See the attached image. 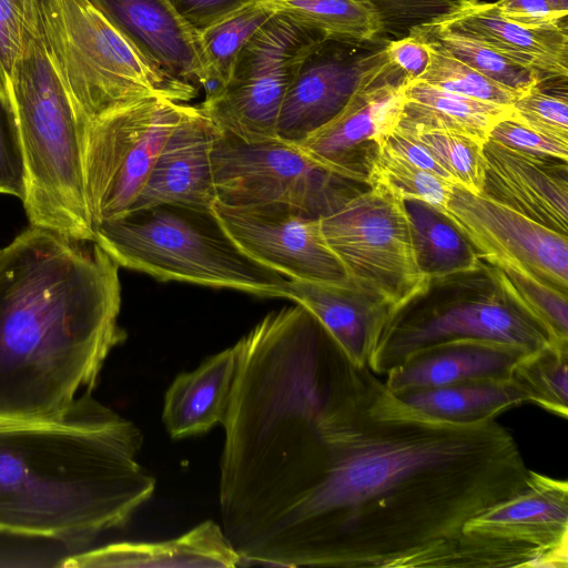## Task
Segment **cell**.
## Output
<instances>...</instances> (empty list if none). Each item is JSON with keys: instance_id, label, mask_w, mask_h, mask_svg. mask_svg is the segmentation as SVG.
<instances>
[{"instance_id": "1", "label": "cell", "mask_w": 568, "mask_h": 568, "mask_svg": "<svg viewBox=\"0 0 568 568\" xmlns=\"http://www.w3.org/2000/svg\"><path fill=\"white\" fill-rule=\"evenodd\" d=\"M246 470L267 528L258 564L487 568L505 554L465 525L530 469L495 418H434L333 346L260 414Z\"/></svg>"}, {"instance_id": "2", "label": "cell", "mask_w": 568, "mask_h": 568, "mask_svg": "<svg viewBox=\"0 0 568 568\" xmlns=\"http://www.w3.org/2000/svg\"><path fill=\"white\" fill-rule=\"evenodd\" d=\"M119 265L95 242L32 226L0 252V422L65 415L95 387L119 324Z\"/></svg>"}, {"instance_id": "3", "label": "cell", "mask_w": 568, "mask_h": 568, "mask_svg": "<svg viewBox=\"0 0 568 568\" xmlns=\"http://www.w3.org/2000/svg\"><path fill=\"white\" fill-rule=\"evenodd\" d=\"M142 444L91 393L59 418L0 422V535L79 551L123 527L155 490Z\"/></svg>"}, {"instance_id": "4", "label": "cell", "mask_w": 568, "mask_h": 568, "mask_svg": "<svg viewBox=\"0 0 568 568\" xmlns=\"http://www.w3.org/2000/svg\"><path fill=\"white\" fill-rule=\"evenodd\" d=\"M7 89L21 142L22 202L30 225L94 241L84 190L81 130L44 43L40 0Z\"/></svg>"}, {"instance_id": "5", "label": "cell", "mask_w": 568, "mask_h": 568, "mask_svg": "<svg viewBox=\"0 0 568 568\" xmlns=\"http://www.w3.org/2000/svg\"><path fill=\"white\" fill-rule=\"evenodd\" d=\"M463 339L510 344L529 352L558 344L504 273L480 257L473 268L430 277L422 291L395 306L368 367L386 375L422 349Z\"/></svg>"}, {"instance_id": "6", "label": "cell", "mask_w": 568, "mask_h": 568, "mask_svg": "<svg viewBox=\"0 0 568 568\" xmlns=\"http://www.w3.org/2000/svg\"><path fill=\"white\" fill-rule=\"evenodd\" d=\"M94 241L119 266L161 281L282 297L287 278L248 257L212 210L161 204L94 227Z\"/></svg>"}, {"instance_id": "7", "label": "cell", "mask_w": 568, "mask_h": 568, "mask_svg": "<svg viewBox=\"0 0 568 568\" xmlns=\"http://www.w3.org/2000/svg\"><path fill=\"white\" fill-rule=\"evenodd\" d=\"M44 43L72 102L80 130L151 97L186 102L197 87L168 80L151 67L90 0H40Z\"/></svg>"}, {"instance_id": "8", "label": "cell", "mask_w": 568, "mask_h": 568, "mask_svg": "<svg viewBox=\"0 0 568 568\" xmlns=\"http://www.w3.org/2000/svg\"><path fill=\"white\" fill-rule=\"evenodd\" d=\"M192 108L151 97L83 128L84 190L93 227L131 211L164 142Z\"/></svg>"}, {"instance_id": "9", "label": "cell", "mask_w": 568, "mask_h": 568, "mask_svg": "<svg viewBox=\"0 0 568 568\" xmlns=\"http://www.w3.org/2000/svg\"><path fill=\"white\" fill-rule=\"evenodd\" d=\"M321 31L288 16H274L240 52L229 79L200 105L222 134L245 142L276 139L286 92Z\"/></svg>"}, {"instance_id": "10", "label": "cell", "mask_w": 568, "mask_h": 568, "mask_svg": "<svg viewBox=\"0 0 568 568\" xmlns=\"http://www.w3.org/2000/svg\"><path fill=\"white\" fill-rule=\"evenodd\" d=\"M211 160L216 200L226 204H283L321 219L368 187L278 138L245 142L220 133Z\"/></svg>"}, {"instance_id": "11", "label": "cell", "mask_w": 568, "mask_h": 568, "mask_svg": "<svg viewBox=\"0 0 568 568\" xmlns=\"http://www.w3.org/2000/svg\"><path fill=\"white\" fill-rule=\"evenodd\" d=\"M323 236L348 277L393 306L424 288L404 202L381 185L320 219Z\"/></svg>"}, {"instance_id": "12", "label": "cell", "mask_w": 568, "mask_h": 568, "mask_svg": "<svg viewBox=\"0 0 568 568\" xmlns=\"http://www.w3.org/2000/svg\"><path fill=\"white\" fill-rule=\"evenodd\" d=\"M212 212L233 242L258 264L291 281L345 283L343 264L326 243L320 219L283 204H226Z\"/></svg>"}, {"instance_id": "13", "label": "cell", "mask_w": 568, "mask_h": 568, "mask_svg": "<svg viewBox=\"0 0 568 568\" xmlns=\"http://www.w3.org/2000/svg\"><path fill=\"white\" fill-rule=\"evenodd\" d=\"M446 214L479 257L520 266L568 293V237L483 194L453 184Z\"/></svg>"}, {"instance_id": "14", "label": "cell", "mask_w": 568, "mask_h": 568, "mask_svg": "<svg viewBox=\"0 0 568 568\" xmlns=\"http://www.w3.org/2000/svg\"><path fill=\"white\" fill-rule=\"evenodd\" d=\"M349 44L325 39L305 57L281 108L280 140L300 143L337 115L364 83L394 68L383 48L359 55Z\"/></svg>"}, {"instance_id": "15", "label": "cell", "mask_w": 568, "mask_h": 568, "mask_svg": "<svg viewBox=\"0 0 568 568\" xmlns=\"http://www.w3.org/2000/svg\"><path fill=\"white\" fill-rule=\"evenodd\" d=\"M404 101L403 75L393 68L364 83L337 115L296 145L326 169L366 184L368 165L396 128Z\"/></svg>"}, {"instance_id": "16", "label": "cell", "mask_w": 568, "mask_h": 568, "mask_svg": "<svg viewBox=\"0 0 568 568\" xmlns=\"http://www.w3.org/2000/svg\"><path fill=\"white\" fill-rule=\"evenodd\" d=\"M465 534L536 552L539 567L568 566V484L529 470L526 488L471 518Z\"/></svg>"}, {"instance_id": "17", "label": "cell", "mask_w": 568, "mask_h": 568, "mask_svg": "<svg viewBox=\"0 0 568 568\" xmlns=\"http://www.w3.org/2000/svg\"><path fill=\"white\" fill-rule=\"evenodd\" d=\"M135 51L168 80L211 85L200 33L172 0H90Z\"/></svg>"}, {"instance_id": "18", "label": "cell", "mask_w": 568, "mask_h": 568, "mask_svg": "<svg viewBox=\"0 0 568 568\" xmlns=\"http://www.w3.org/2000/svg\"><path fill=\"white\" fill-rule=\"evenodd\" d=\"M480 194L568 235V162L529 155L487 139Z\"/></svg>"}, {"instance_id": "19", "label": "cell", "mask_w": 568, "mask_h": 568, "mask_svg": "<svg viewBox=\"0 0 568 568\" xmlns=\"http://www.w3.org/2000/svg\"><path fill=\"white\" fill-rule=\"evenodd\" d=\"M219 134L200 105H193L164 142L131 211L161 204L212 210L216 192L211 155Z\"/></svg>"}, {"instance_id": "20", "label": "cell", "mask_w": 568, "mask_h": 568, "mask_svg": "<svg viewBox=\"0 0 568 568\" xmlns=\"http://www.w3.org/2000/svg\"><path fill=\"white\" fill-rule=\"evenodd\" d=\"M428 24L473 38L544 81L568 77V29L526 28L500 17L495 3L484 0H453L448 11Z\"/></svg>"}, {"instance_id": "21", "label": "cell", "mask_w": 568, "mask_h": 568, "mask_svg": "<svg viewBox=\"0 0 568 568\" xmlns=\"http://www.w3.org/2000/svg\"><path fill=\"white\" fill-rule=\"evenodd\" d=\"M282 298L310 311L357 365L369 358L393 304L354 281L317 283L287 280Z\"/></svg>"}, {"instance_id": "22", "label": "cell", "mask_w": 568, "mask_h": 568, "mask_svg": "<svg viewBox=\"0 0 568 568\" xmlns=\"http://www.w3.org/2000/svg\"><path fill=\"white\" fill-rule=\"evenodd\" d=\"M241 564L223 528L205 520L190 531L163 541H118L68 554L64 568H232Z\"/></svg>"}, {"instance_id": "23", "label": "cell", "mask_w": 568, "mask_h": 568, "mask_svg": "<svg viewBox=\"0 0 568 568\" xmlns=\"http://www.w3.org/2000/svg\"><path fill=\"white\" fill-rule=\"evenodd\" d=\"M526 348L478 339L447 342L422 349L386 374L384 382L392 393L438 387L450 384L506 379Z\"/></svg>"}, {"instance_id": "24", "label": "cell", "mask_w": 568, "mask_h": 568, "mask_svg": "<svg viewBox=\"0 0 568 568\" xmlns=\"http://www.w3.org/2000/svg\"><path fill=\"white\" fill-rule=\"evenodd\" d=\"M237 372L236 345L205 358L195 369L180 373L168 387L163 425L173 439L199 436L223 424Z\"/></svg>"}, {"instance_id": "25", "label": "cell", "mask_w": 568, "mask_h": 568, "mask_svg": "<svg viewBox=\"0 0 568 568\" xmlns=\"http://www.w3.org/2000/svg\"><path fill=\"white\" fill-rule=\"evenodd\" d=\"M404 105L397 126L414 131H445L480 142L491 128L510 113L503 106L444 89L423 81L403 79Z\"/></svg>"}, {"instance_id": "26", "label": "cell", "mask_w": 568, "mask_h": 568, "mask_svg": "<svg viewBox=\"0 0 568 568\" xmlns=\"http://www.w3.org/2000/svg\"><path fill=\"white\" fill-rule=\"evenodd\" d=\"M405 404L449 423L475 424L495 418L511 406L528 402L510 377L414 388L394 393Z\"/></svg>"}, {"instance_id": "27", "label": "cell", "mask_w": 568, "mask_h": 568, "mask_svg": "<svg viewBox=\"0 0 568 568\" xmlns=\"http://www.w3.org/2000/svg\"><path fill=\"white\" fill-rule=\"evenodd\" d=\"M420 273L437 277L475 267L480 257L454 221L422 200H404Z\"/></svg>"}, {"instance_id": "28", "label": "cell", "mask_w": 568, "mask_h": 568, "mask_svg": "<svg viewBox=\"0 0 568 568\" xmlns=\"http://www.w3.org/2000/svg\"><path fill=\"white\" fill-rule=\"evenodd\" d=\"M275 13L321 31L327 39L359 43L382 39L377 14L361 0H258Z\"/></svg>"}, {"instance_id": "29", "label": "cell", "mask_w": 568, "mask_h": 568, "mask_svg": "<svg viewBox=\"0 0 568 568\" xmlns=\"http://www.w3.org/2000/svg\"><path fill=\"white\" fill-rule=\"evenodd\" d=\"M274 13L256 1L199 32L211 79L206 94L225 83L242 49Z\"/></svg>"}, {"instance_id": "30", "label": "cell", "mask_w": 568, "mask_h": 568, "mask_svg": "<svg viewBox=\"0 0 568 568\" xmlns=\"http://www.w3.org/2000/svg\"><path fill=\"white\" fill-rule=\"evenodd\" d=\"M416 30L437 42L459 61L517 92L524 93L545 82L537 72L454 30L428 23L416 28Z\"/></svg>"}, {"instance_id": "31", "label": "cell", "mask_w": 568, "mask_h": 568, "mask_svg": "<svg viewBox=\"0 0 568 568\" xmlns=\"http://www.w3.org/2000/svg\"><path fill=\"white\" fill-rule=\"evenodd\" d=\"M511 378L528 402L559 416H568V345L550 344L528 353Z\"/></svg>"}, {"instance_id": "32", "label": "cell", "mask_w": 568, "mask_h": 568, "mask_svg": "<svg viewBox=\"0 0 568 568\" xmlns=\"http://www.w3.org/2000/svg\"><path fill=\"white\" fill-rule=\"evenodd\" d=\"M365 183L381 185L403 201H425L445 213L454 184L408 162L386 144L373 156Z\"/></svg>"}, {"instance_id": "33", "label": "cell", "mask_w": 568, "mask_h": 568, "mask_svg": "<svg viewBox=\"0 0 568 568\" xmlns=\"http://www.w3.org/2000/svg\"><path fill=\"white\" fill-rule=\"evenodd\" d=\"M424 38L429 47L430 63L416 81L503 106H510L523 94L476 71L449 54L437 42Z\"/></svg>"}, {"instance_id": "34", "label": "cell", "mask_w": 568, "mask_h": 568, "mask_svg": "<svg viewBox=\"0 0 568 568\" xmlns=\"http://www.w3.org/2000/svg\"><path fill=\"white\" fill-rule=\"evenodd\" d=\"M410 132L423 142L455 184L476 194L481 192L484 142L445 131Z\"/></svg>"}, {"instance_id": "35", "label": "cell", "mask_w": 568, "mask_h": 568, "mask_svg": "<svg viewBox=\"0 0 568 568\" xmlns=\"http://www.w3.org/2000/svg\"><path fill=\"white\" fill-rule=\"evenodd\" d=\"M506 276L526 306L547 326L558 344L568 345V293L540 281L520 266L489 262Z\"/></svg>"}, {"instance_id": "36", "label": "cell", "mask_w": 568, "mask_h": 568, "mask_svg": "<svg viewBox=\"0 0 568 568\" xmlns=\"http://www.w3.org/2000/svg\"><path fill=\"white\" fill-rule=\"evenodd\" d=\"M509 116L538 132L568 140L566 91H548L539 83L517 98Z\"/></svg>"}, {"instance_id": "37", "label": "cell", "mask_w": 568, "mask_h": 568, "mask_svg": "<svg viewBox=\"0 0 568 568\" xmlns=\"http://www.w3.org/2000/svg\"><path fill=\"white\" fill-rule=\"evenodd\" d=\"M378 17L382 23V39L407 36L414 29L426 24L445 12L453 0H361Z\"/></svg>"}, {"instance_id": "38", "label": "cell", "mask_w": 568, "mask_h": 568, "mask_svg": "<svg viewBox=\"0 0 568 568\" xmlns=\"http://www.w3.org/2000/svg\"><path fill=\"white\" fill-rule=\"evenodd\" d=\"M24 166L19 130L8 89L0 77V194L24 197Z\"/></svg>"}, {"instance_id": "39", "label": "cell", "mask_w": 568, "mask_h": 568, "mask_svg": "<svg viewBox=\"0 0 568 568\" xmlns=\"http://www.w3.org/2000/svg\"><path fill=\"white\" fill-rule=\"evenodd\" d=\"M39 0H0V77L7 87L38 11Z\"/></svg>"}, {"instance_id": "40", "label": "cell", "mask_w": 568, "mask_h": 568, "mask_svg": "<svg viewBox=\"0 0 568 568\" xmlns=\"http://www.w3.org/2000/svg\"><path fill=\"white\" fill-rule=\"evenodd\" d=\"M488 139L529 155L568 162V140L538 132L509 115L491 128Z\"/></svg>"}, {"instance_id": "41", "label": "cell", "mask_w": 568, "mask_h": 568, "mask_svg": "<svg viewBox=\"0 0 568 568\" xmlns=\"http://www.w3.org/2000/svg\"><path fill=\"white\" fill-rule=\"evenodd\" d=\"M500 17L530 29H568V11L551 0H497Z\"/></svg>"}, {"instance_id": "42", "label": "cell", "mask_w": 568, "mask_h": 568, "mask_svg": "<svg viewBox=\"0 0 568 568\" xmlns=\"http://www.w3.org/2000/svg\"><path fill=\"white\" fill-rule=\"evenodd\" d=\"M383 49L388 62L405 81L418 80L430 63L428 43L417 30L405 37L388 40Z\"/></svg>"}, {"instance_id": "43", "label": "cell", "mask_w": 568, "mask_h": 568, "mask_svg": "<svg viewBox=\"0 0 568 568\" xmlns=\"http://www.w3.org/2000/svg\"><path fill=\"white\" fill-rule=\"evenodd\" d=\"M258 0H172L183 18L202 31Z\"/></svg>"}, {"instance_id": "44", "label": "cell", "mask_w": 568, "mask_h": 568, "mask_svg": "<svg viewBox=\"0 0 568 568\" xmlns=\"http://www.w3.org/2000/svg\"><path fill=\"white\" fill-rule=\"evenodd\" d=\"M384 144L416 166L453 182L448 173L413 132L396 126Z\"/></svg>"}, {"instance_id": "45", "label": "cell", "mask_w": 568, "mask_h": 568, "mask_svg": "<svg viewBox=\"0 0 568 568\" xmlns=\"http://www.w3.org/2000/svg\"><path fill=\"white\" fill-rule=\"evenodd\" d=\"M560 10L568 11V0H551Z\"/></svg>"}, {"instance_id": "46", "label": "cell", "mask_w": 568, "mask_h": 568, "mask_svg": "<svg viewBox=\"0 0 568 568\" xmlns=\"http://www.w3.org/2000/svg\"><path fill=\"white\" fill-rule=\"evenodd\" d=\"M0 252H1V248H0Z\"/></svg>"}]
</instances>
